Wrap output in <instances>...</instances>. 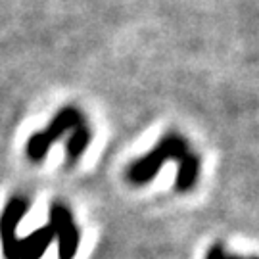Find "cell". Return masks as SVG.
<instances>
[{"instance_id": "5b68a950", "label": "cell", "mask_w": 259, "mask_h": 259, "mask_svg": "<svg viewBox=\"0 0 259 259\" xmlns=\"http://www.w3.org/2000/svg\"><path fill=\"white\" fill-rule=\"evenodd\" d=\"M207 259H238V257L227 255V253H225L219 246H215V248H211V250H209V253H207Z\"/></svg>"}, {"instance_id": "7a4b0ae2", "label": "cell", "mask_w": 259, "mask_h": 259, "mask_svg": "<svg viewBox=\"0 0 259 259\" xmlns=\"http://www.w3.org/2000/svg\"><path fill=\"white\" fill-rule=\"evenodd\" d=\"M83 113L73 108V106H65L54 115V119L48 123L47 129L38 131L35 135H31L27 140L25 152L33 161H40L48 154L50 146L54 144L60 137H64L67 131H73L79 123H83Z\"/></svg>"}, {"instance_id": "3957f363", "label": "cell", "mask_w": 259, "mask_h": 259, "mask_svg": "<svg viewBox=\"0 0 259 259\" xmlns=\"http://www.w3.org/2000/svg\"><path fill=\"white\" fill-rule=\"evenodd\" d=\"M50 221H52V232L60 238V259H73L75 251L79 248V232L73 223L71 213L65 209V205L54 204L50 209Z\"/></svg>"}, {"instance_id": "277c9868", "label": "cell", "mask_w": 259, "mask_h": 259, "mask_svg": "<svg viewBox=\"0 0 259 259\" xmlns=\"http://www.w3.org/2000/svg\"><path fill=\"white\" fill-rule=\"evenodd\" d=\"M93 139V133H91V127L87 123H79L73 131H71V139L67 140V157L69 161L75 163L79 157L83 156V152L87 150L89 142Z\"/></svg>"}, {"instance_id": "6da1fadb", "label": "cell", "mask_w": 259, "mask_h": 259, "mask_svg": "<svg viewBox=\"0 0 259 259\" xmlns=\"http://www.w3.org/2000/svg\"><path fill=\"white\" fill-rule=\"evenodd\" d=\"M167 159H177L179 161V181L177 186L181 190L192 188L196 183V177L200 173V159L188 150V144L183 137L179 135H167L165 139L157 142V146L150 154L140 157L139 161H135L127 171L131 183L135 185H144L150 179H154L159 167L163 165Z\"/></svg>"}]
</instances>
